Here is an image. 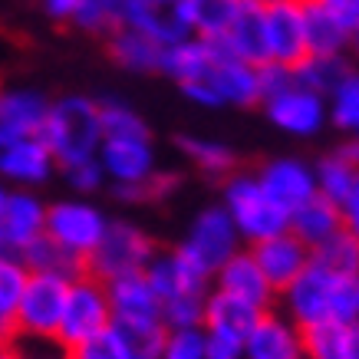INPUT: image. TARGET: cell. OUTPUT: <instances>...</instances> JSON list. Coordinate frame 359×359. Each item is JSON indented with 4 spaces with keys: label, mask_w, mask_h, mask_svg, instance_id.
<instances>
[{
    "label": "cell",
    "mask_w": 359,
    "mask_h": 359,
    "mask_svg": "<svg viewBox=\"0 0 359 359\" xmlns=\"http://www.w3.org/2000/svg\"><path fill=\"white\" fill-rule=\"evenodd\" d=\"M162 76H168L195 106L205 109H250L264 102L261 66L241 60L218 40L188 36L168 46Z\"/></svg>",
    "instance_id": "obj_1"
},
{
    "label": "cell",
    "mask_w": 359,
    "mask_h": 359,
    "mask_svg": "<svg viewBox=\"0 0 359 359\" xmlns=\"http://www.w3.org/2000/svg\"><path fill=\"white\" fill-rule=\"evenodd\" d=\"M40 139L50 145V152L56 155L60 168L99 158V149H102V139H106V132H102V106L96 99L79 96V93L53 99L50 119H46V129Z\"/></svg>",
    "instance_id": "obj_2"
},
{
    "label": "cell",
    "mask_w": 359,
    "mask_h": 359,
    "mask_svg": "<svg viewBox=\"0 0 359 359\" xmlns=\"http://www.w3.org/2000/svg\"><path fill=\"white\" fill-rule=\"evenodd\" d=\"M221 205L228 208L231 221L248 248L290 231V211L261 185L257 172H234L231 178H224Z\"/></svg>",
    "instance_id": "obj_3"
},
{
    "label": "cell",
    "mask_w": 359,
    "mask_h": 359,
    "mask_svg": "<svg viewBox=\"0 0 359 359\" xmlns=\"http://www.w3.org/2000/svg\"><path fill=\"white\" fill-rule=\"evenodd\" d=\"M241 234L231 221L224 205H208L201 208L191 224H188L185 241L178 244V250L185 254L188 261L195 264L201 273H208L211 280L218 277V271L241 250Z\"/></svg>",
    "instance_id": "obj_4"
},
{
    "label": "cell",
    "mask_w": 359,
    "mask_h": 359,
    "mask_svg": "<svg viewBox=\"0 0 359 359\" xmlns=\"http://www.w3.org/2000/svg\"><path fill=\"white\" fill-rule=\"evenodd\" d=\"M112 327V300H109V283H102L93 273H83L69 283V297H66V313L60 323V343L63 349H79L89 339L102 337Z\"/></svg>",
    "instance_id": "obj_5"
},
{
    "label": "cell",
    "mask_w": 359,
    "mask_h": 359,
    "mask_svg": "<svg viewBox=\"0 0 359 359\" xmlns=\"http://www.w3.org/2000/svg\"><path fill=\"white\" fill-rule=\"evenodd\" d=\"M155 244L152 238L132 224V221H112L106 238L93 250V257L86 261V273L99 277L102 283H112L119 277H132V273H145L149 264L155 261Z\"/></svg>",
    "instance_id": "obj_6"
},
{
    "label": "cell",
    "mask_w": 359,
    "mask_h": 359,
    "mask_svg": "<svg viewBox=\"0 0 359 359\" xmlns=\"http://www.w3.org/2000/svg\"><path fill=\"white\" fill-rule=\"evenodd\" d=\"M69 283L73 280L53 277V273H30V283H27L23 304L17 310V323H13L11 339L27 337V339H56L60 343V323H63L66 313Z\"/></svg>",
    "instance_id": "obj_7"
},
{
    "label": "cell",
    "mask_w": 359,
    "mask_h": 359,
    "mask_svg": "<svg viewBox=\"0 0 359 359\" xmlns=\"http://www.w3.org/2000/svg\"><path fill=\"white\" fill-rule=\"evenodd\" d=\"M112 221L102 215V208L86 201V198H63L50 205L46 218V238H53L60 248H66L73 257L86 264L93 250L102 244Z\"/></svg>",
    "instance_id": "obj_8"
},
{
    "label": "cell",
    "mask_w": 359,
    "mask_h": 359,
    "mask_svg": "<svg viewBox=\"0 0 359 359\" xmlns=\"http://www.w3.org/2000/svg\"><path fill=\"white\" fill-rule=\"evenodd\" d=\"M50 205L33 188H4L0 191V248L11 257H23L40 238H46Z\"/></svg>",
    "instance_id": "obj_9"
},
{
    "label": "cell",
    "mask_w": 359,
    "mask_h": 359,
    "mask_svg": "<svg viewBox=\"0 0 359 359\" xmlns=\"http://www.w3.org/2000/svg\"><path fill=\"white\" fill-rule=\"evenodd\" d=\"M337 287L339 273H330L320 264H310L287 290H283V313L294 320L300 330L333 323L337 316Z\"/></svg>",
    "instance_id": "obj_10"
},
{
    "label": "cell",
    "mask_w": 359,
    "mask_h": 359,
    "mask_svg": "<svg viewBox=\"0 0 359 359\" xmlns=\"http://www.w3.org/2000/svg\"><path fill=\"white\" fill-rule=\"evenodd\" d=\"M267 20V53L271 63L297 69L310 56V20L304 0H277L264 7Z\"/></svg>",
    "instance_id": "obj_11"
},
{
    "label": "cell",
    "mask_w": 359,
    "mask_h": 359,
    "mask_svg": "<svg viewBox=\"0 0 359 359\" xmlns=\"http://www.w3.org/2000/svg\"><path fill=\"white\" fill-rule=\"evenodd\" d=\"M264 112L287 135H294V139H313L330 119V99L313 93V89L300 86L294 79L287 89L273 93L271 99H264Z\"/></svg>",
    "instance_id": "obj_12"
},
{
    "label": "cell",
    "mask_w": 359,
    "mask_h": 359,
    "mask_svg": "<svg viewBox=\"0 0 359 359\" xmlns=\"http://www.w3.org/2000/svg\"><path fill=\"white\" fill-rule=\"evenodd\" d=\"M99 165L112 188H132L152 182L158 168H155V145L152 135H106L102 149H99Z\"/></svg>",
    "instance_id": "obj_13"
},
{
    "label": "cell",
    "mask_w": 359,
    "mask_h": 359,
    "mask_svg": "<svg viewBox=\"0 0 359 359\" xmlns=\"http://www.w3.org/2000/svg\"><path fill=\"white\" fill-rule=\"evenodd\" d=\"M122 27L145 33L162 46H175L195 36L188 0H122Z\"/></svg>",
    "instance_id": "obj_14"
},
{
    "label": "cell",
    "mask_w": 359,
    "mask_h": 359,
    "mask_svg": "<svg viewBox=\"0 0 359 359\" xmlns=\"http://www.w3.org/2000/svg\"><path fill=\"white\" fill-rule=\"evenodd\" d=\"M53 99H46L40 89L13 86L0 96V145L20 139H40L50 119Z\"/></svg>",
    "instance_id": "obj_15"
},
{
    "label": "cell",
    "mask_w": 359,
    "mask_h": 359,
    "mask_svg": "<svg viewBox=\"0 0 359 359\" xmlns=\"http://www.w3.org/2000/svg\"><path fill=\"white\" fill-rule=\"evenodd\" d=\"M257 178L287 211H297L304 201L320 195V188H316V165H310L306 158H297V155L267 158L257 168Z\"/></svg>",
    "instance_id": "obj_16"
},
{
    "label": "cell",
    "mask_w": 359,
    "mask_h": 359,
    "mask_svg": "<svg viewBox=\"0 0 359 359\" xmlns=\"http://www.w3.org/2000/svg\"><path fill=\"white\" fill-rule=\"evenodd\" d=\"M60 168L56 155L43 139H20L0 145V175L11 182V188H33L46 185Z\"/></svg>",
    "instance_id": "obj_17"
},
{
    "label": "cell",
    "mask_w": 359,
    "mask_h": 359,
    "mask_svg": "<svg viewBox=\"0 0 359 359\" xmlns=\"http://www.w3.org/2000/svg\"><path fill=\"white\" fill-rule=\"evenodd\" d=\"M149 283L155 287V294L162 297V304H172V300H185V297H208V273H201L195 264L188 261L182 250H162L155 254V261L149 264L145 271Z\"/></svg>",
    "instance_id": "obj_18"
},
{
    "label": "cell",
    "mask_w": 359,
    "mask_h": 359,
    "mask_svg": "<svg viewBox=\"0 0 359 359\" xmlns=\"http://www.w3.org/2000/svg\"><path fill=\"white\" fill-rule=\"evenodd\" d=\"M250 250H254V257L264 267V273H267V280L273 283L277 294H283L313 264V250L306 248L294 231H283V234L264 241V244H254Z\"/></svg>",
    "instance_id": "obj_19"
},
{
    "label": "cell",
    "mask_w": 359,
    "mask_h": 359,
    "mask_svg": "<svg viewBox=\"0 0 359 359\" xmlns=\"http://www.w3.org/2000/svg\"><path fill=\"white\" fill-rule=\"evenodd\" d=\"M215 287L224 290V294H231V297H238V300H244V304L257 306V310H264V313L271 310L273 294H277L250 248L238 250V254L221 267L218 277H215Z\"/></svg>",
    "instance_id": "obj_20"
},
{
    "label": "cell",
    "mask_w": 359,
    "mask_h": 359,
    "mask_svg": "<svg viewBox=\"0 0 359 359\" xmlns=\"http://www.w3.org/2000/svg\"><path fill=\"white\" fill-rule=\"evenodd\" d=\"M248 359H306L304 330L287 313H261L248 337Z\"/></svg>",
    "instance_id": "obj_21"
},
{
    "label": "cell",
    "mask_w": 359,
    "mask_h": 359,
    "mask_svg": "<svg viewBox=\"0 0 359 359\" xmlns=\"http://www.w3.org/2000/svg\"><path fill=\"white\" fill-rule=\"evenodd\" d=\"M343 228H346V224H343V208L323 195L310 198V201H304L297 211H290V231H294L310 250H316L320 244H327L330 238H337Z\"/></svg>",
    "instance_id": "obj_22"
},
{
    "label": "cell",
    "mask_w": 359,
    "mask_h": 359,
    "mask_svg": "<svg viewBox=\"0 0 359 359\" xmlns=\"http://www.w3.org/2000/svg\"><path fill=\"white\" fill-rule=\"evenodd\" d=\"M238 53L241 60H248L254 66L271 63V53H267V20H264V7L254 4V0H244L238 20L231 23V30L224 33V40H218Z\"/></svg>",
    "instance_id": "obj_23"
},
{
    "label": "cell",
    "mask_w": 359,
    "mask_h": 359,
    "mask_svg": "<svg viewBox=\"0 0 359 359\" xmlns=\"http://www.w3.org/2000/svg\"><path fill=\"white\" fill-rule=\"evenodd\" d=\"M106 46H109L112 63L129 69V73H162L165 50H168L132 27H119L112 36H106Z\"/></svg>",
    "instance_id": "obj_24"
},
{
    "label": "cell",
    "mask_w": 359,
    "mask_h": 359,
    "mask_svg": "<svg viewBox=\"0 0 359 359\" xmlns=\"http://www.w3.org/2000/svg\"><path fill=\"white\" fill-rule=\"evenodd\" d=\"M306 359H359V327L320 323L304 330Z\"/></svg>",
    "instance_id": "obj_25"
},
{
    "label": "cell",
    "mask_w": 359,
    "mask_h": 359,
    "mask_svg": "<svg viewBox=\"0 0 359 359\" xmlns=\"http://www.w3.org/2000/svg\"><path fill=\"white\" fill-rule=\"evenodd\" d=\"M264 310L244 304L238 297L224 294V290H211L208 294V310H205V327L208 330H231V333H241V337H250V330L257 327Z\"/></svg>",
    "instance_id": "obj_26"
},
{
    "label": "cell",
    "mask_w": 359,
    "mask_h": 359,
    "mask_svg": "<svg viewBox=\"0 0 359 359\" xmlns=\"http://www.w3.org/2000/svg\"><path fill=\"white\" fill-rule=\"evenodd\" d=\"M178 152L201 175H211V178H231L234 165H238V155L231 145L218 139H205V135H178Z\"/></svg>",
    "instance_id": "obj_27"
},
{
    "label": "cell",
    "mask_w": 359,
    "mask_h": 359,
    "mask_svg": "<svg viewBox=\"0 0 359 359\" xmlns=\"http://www.w3.org/2000/svg\"><path fill=\"white\" fill-rule=\"evenodd\" d=\"M349 73H353V60L349 56H316L313 53L294 69V79L300 86L313 89V93L330 99Z\"/></svg>",
    "instance_id": "obj_28"
},
{
    "label": "cell",
    "mask_w": 359,
    "mask_h": 359,
    "mask_svg": "<svg viewBox=\"0 0 359 359\" xmlns=\"http://www.w3.org/2000/svg\"><path fill=\"white\" fill-rule=\"evenodd\" d=\"M313 165H316V188H320V195L343 205L349 198V191H353V185L359 182V168L353 165V158L343 149H337V152H327L323 158H316Z\"/></svg>",
    "instance_id": "obj_29"
},
{
    "label": "cell",
    "mask_w": 359,
    "mask_h": 359,
    "mask_svg": "<svg viewBox=\"0 0 359 359\" xmlns=\"http://www.w3.org/2000/svg\"><path fill=\"white\" fill-rule=\"evenodd\" d=\"M244 0H188V17L201 40H224L231 23L238 20Z\"/></svg>",
    "instance_id": "obj_30"
},
{
    "label": "cell",
    "mask_w": 359,
    "mask_h": 359,
    "mask_svg": "<svg viewBox=\"0 0 359 359\" xmlns=\"http://www.w3.org/2000/svg\"><path fill=\"white\" fill-rule=\"evenodd\" d=\"M30 273H53V277H66V280H76L86 273V264L73 257L66 248H60L53 238H40L30 250H23L20 257Z\"/></svg>",
    "instance_id": "obj_31"
},
{
    "label": "cell",
    "mask_w": 359,
    "mask_h": 359,
    "mask_svg": "<svg viewBox=\"0 0 359 359\" xmlns=\"http://www.w3.org/2000/svg\"><path fill=\"white\" fill-rule=\"evenodd\" d=\"M27 283H30V267L20 257L4 254V261H0V327H4L7 337L13 333L17 310H20L23 294H27Z\"/></svg>",
    "instance_id": "obj_32"
},
{
    "label": "cell",
    "mask_w": 359,
    "mask_h": 359,
    "mask_svg": "<svg viewBox=\"0 0 359 359\" xmlns=\"http://www.w3.org/2000/svg\"><path fill=\"white\" fill-rule=\"evenodd\" d=\"M306 20H310V56H349L353 36L313 0L306 4Z\"/></svg>",
    "instance_id": "obj_33"
},
{
    "label": "cell",
    "mask_w": 359,
    "mask_h": 359,
    "mask_svg": "<svg viewBox=\"0 0 359 359\" xmlns=\"http://www.w3.org/2000/svg\"><path fill=\"white\" fill-rule=\"evenodd\" d=\"M313 264L327 267L330 273H339V277H359V238L343 228L337 238H330L327 244L313 250Z\"/></svg>",
    "instance_id": "obj_34"
},
{
    "label": "cell",
    "mask_w": 359,
    "mask_h": 359,
    "mask_svg": "<svg viewBox=\"0 0 359 359\" xmlns=\"http://www.w3.org/2000/svg\"><path fill=\"white\" fill-rule=\"evenodd\" d=\"M330 122L346 139H359V69H353L330 96Z\"/></svg>",
    "instance_id": "obj_35"
},
{
    "label": "cell",
    "mask_w": 359,
    "mask_h": 359,
    "mask_svg": "<svg viewBox=\"0 0 359 359\" xmlns=\"http://www.w3.org/2000/svg\"><path fill=\"white\" fill-rule=\"evenodd\" d=\"M73 27L96 36H112L122 27V0H83Z\"/></svg>",
    "instance_id": "obj_36"
},
{
    "label": "cell",
    "mask_w": 359,
    "mask_h": 359,
    "mask_svg": "<svg viewBox=\"0 0 359 359\" xmlns=\"http://www.w3.org/2000/svg\"><path fill=\"white\" fill-rule=\"evenodd\" d=\"M99 106H102V132L106 135H142V132H149V122L119 99H106Z\"/></svg>",
    "instance_id": "obj_37"
},
{
    "label": "cell",
    "mask_w": 359,
    "mask_h": 359,
    "mask_svg": "<svg viewBox=\"0 0 359 359\" xmlns=\"http://www.w3.org/2000/svg\"><path fill=\"white\" fill-rule=\"evenodd\" d=\"M158 359H208L205 327L168 330V339H165V349Z\"/></svg>",
    "instance_id": "obj_38"
},
{
    "label": "cell",
    "mask_w": 359,
    "mask_h": 359,
    "mask_svg": "<svg viewBox=\"0 0 359 359\" xmlns=\"http://www.w3.org/2000/svg\"><path fill=\"white\" fill-rule=\"evenodd\" d=\"M69 356L73 359H135L132 356V349H129V343L122 339V333L116 327H109L102 337L83 343V346L73 349Z\"/></svg>",
    "instance_id": "obj_39"
},
{
    "label": "cell",
    "mask_w": 359,
    "mask_h": 359,
    "mask_svg": "<svg viewBox=\"0 0 359 359\" xmlns=\"http://www.w3.org/2000/svg\"><path fill=\"white\" fill-rule=\"evenodd\" d=\"M60 172H63L66 185L73 188L76 195H93V191H99V188L109 182V178H106V172H102V165H99V158L69 165V168H60Z\"/></svg>",
    "instance_id": "obj_40"
},
{
    "label": "cell",
    "mask_w": 359,
    "mask_h": 359,
    "mask_svg": "<svg viewBox=\"0 0 359 359\" xmlns=\"http://www.w3.org/2000/svg\"><path fill=\"white\" fill-rule=\"evenodd\" d=\"M205 343L208 359H248V337H241V333L205 327Z\"/></svg>",
    "instance_id": "obj_41"
},
{
    "label": "cell",
    "mask_w": 359,
    "mask_h": 359,
    "mask_svg": "<svg viewBox=\"0 0 359 359\" xmlns=\"http://www.w3.org/2000/svg\"><path fill=\"white\" fill-rule=\"evenodd\" d=\"M316 7H323V11L333 17V20L349 33V36H356L359 33V0H313Z\"/></svg>",
    "instance_id": "obj_42"
},
{
    "label": "cell",
    "mask_w": 359,
    "mask_h": 359,
    "mask_svg": "<svg viewBox=\"0 0 359 359\" xmlns=\"http://www.w3.org/2000/svg\"><path fill=\"white\" fill-rule=\"evenodd\" d=\"M36 4L53 23H73L83 7V0H36Z\"/></svg>",
    "instance_id": "obj_43"
},
{
    "label": "cell",
    "mask_w": 359,
    "mask_h": 359,
    "mask_svg": "<svg viewBox=\"0 0 359 359\" xmlns=\"http://www.w3.org/2000/svg\"><path fill=\"white\" fill-rule=\"evenodd\" d=\"M339 208H343V224H346V231H353V234L359 238V182L353 185L349 198Z\"/></svg>",
    "instance_id": "obj_44"
},
{
    "label": "cell",
    "mask_w": 359,
    "mask_h": 359,
    "mask_svg": "<svg viewBox=\"0 0 359 359\" xmlns=\"http://www.w3.org/2000/svg\"><path fill=\"white\" fill-rule=\"evenodd\" d=\"M339 149H343V152H346L349 158H353V165L359 168V139H346L343 145H339Z\"/></svg>",
    "instance_id": "obj_45"
},
{
    "label": "cell",
    "mask_w": 359,
    "mask_h": 359,
    "mask_svg": "<svg viewBox=\"0 0 359 359\" xmlns=\"http://www.w3.org/2000/svg\"><path fill=\"white\" fill-rule=\"evenodd\" d=\"M349 56H353V63H356V69H359V33L353 36V46H349Z\"/></svg>",
    "instance_id": "obj_46"
},
{
    "label": "cell",
    "mask_w": 359,
    "mask_h": 359,
    "mask_svg": "<svg viewBox=\"0 0 359 359\" xmlns=\"http://www.w3.org/2000/svg\"><path fill=\"white\" fill-rule=\"evenodd\" d=\"M0 359H23V356H20V353H17V349H13V346H7V349H4V356H0Z\"/></svg>",
    "instance_id": "obj_47"
},
{
    "label": "cell",
    "mask_w": 359,
    "mask_h": 359,
    "mask_svg": "<svg viewBox=\"0 0 359 359\" xmlns=\"http://www.w3.org/2000/svg\"><path fill=\"white\" fill-rule=\"evenodd\" d=\"M254 4H261V7H271V4H277V0H254Z\"/></svg>",
    "instance_id": "obj_48"
},
{
    "label": "cell",
    "mask_w": 359,
    "mask_h": 359,
    "mask_svg": "<svg viewBox=\"0 0 359 359\" xmlns=\"http://www.w3.org/2000/svg\"><path fill=\"white\" fill-rule=\"evenodd\" d=\"M50 359H73L69 353H56V356H50Z\"/></svg>",
    "instance_id": "obj_49"
},
{
    "label": "cell",
    "mask_w": 359,
    "mask_h": 359,
    "mask_svg": "<svg viewBox=\"0 0 359 359\" xmlns=\"http://www.w3.org/2000/svg\"><path fill=\"white\" fill-rule=\"evenodd\" d=\"M304 4H310V0H304Z\"/></svg>",
    "instance_id": "obj_50"
}]
</instances>
